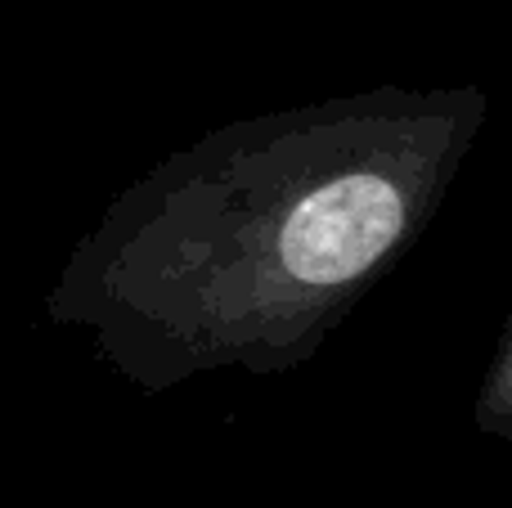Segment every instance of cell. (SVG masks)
Segmentation results:
<instances>
[{
	"mask_svg": "<svg viewBox=\"0 0 512 508\" xmlns=\"http://www.w3.org/2000/svg\"><path fill=\"white\" fill-rule=\"evenodd\" d=\"M490 90L369 86L212 126L122 185L45 293L54 329L144 396L315 365L418 248Z\"/></svg>",
	"mask_w": 512,
	"mask_h": 508,
	"instance_id": "cell-1",
	"label": "cell"
},
{
	"mask_svg": "<svg viewBox=\"0 0 512 508\" xmlns=\"http://www.w3.org/2000/svg\"><path fill=\"white\" fill-rule=\"evenodd\" d=\"M472 428L490 441H512V306L472 396Z\"/></svg>",
	"mask_w": 512,
	"mask_h": 508,
	"instance_id": "cell-2",
	"label": "cell"
}]
</instances>
